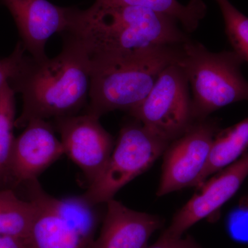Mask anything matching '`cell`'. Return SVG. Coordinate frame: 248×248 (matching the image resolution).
<instances>
[{
    "label": "cell",
    "mask_w": 248,
    "mask_h": 248,
    "mask_svg": "<svg viewBox=\"0 0 248 248\" xmlns=\"http://www.w3.org/2000/svg\"><path fill=\"white\" fill-rule=\"evenodd\" d=\"M79 44L89 60L153 46L179 45L190 40L173 18L137 6L95 1L86 9L69 7L66 32Z\"/></svg>",
    "instance_id": "1"
},
{
    "label": "cell",
    "mask_w": 248,
    "mask_h": 248,
    "mask_svg": "<svg viewBox=\"0 0 248 248\" xmlns=\"http://www.w3.org/2000/svg\"><path fill=\"white\" fill-rule=\"evenodd\" d=\"M62 35L61 53L40 61L28 55L9 82L15 93L22 94L17 128H25L32 120L76 115L87 102L91 75L89 57L71 36Z\"/></svg>",
    "instance_id": "2"
},
{
    "label": "cell",
    "mask_w": 248,
    "mask_h": 248,
    "mask_svg": "<svg viewBox=\"0 0 248 248\" xmlns=\"http://www.w3.org/2000/svg\"><path fill=\"white\" fill-rule=\"evenodd\" d=\"M182 45L153 46L89 60L91 86L86 114L100 118L112 111L138 107L161 73L179 62Z\"/></svg>",
    "instance_id": "3"
},
{
    "label": "cell",
    "mask_w": 248,
    "mask_h": 248,
    "mask_svg": "<svg viewBox=\"0 0 248 248\" xmlns=\"http://www.w3.org/2000/svg\"><path fill=\"white\" fill-rule=\"evenodd\" d=\"M244 60L234 50L214 53L192 40L182 45L179 66L190 86L195 122L222 108L248 101V81L241 73Z\"/></svg>",
    "instance_id": "4"
},
{
    "label": "cell",
    "mask_w": 248,
    "mask_h": 248,
    "mask_svg": "<svg viewBox=\"0 0 248 248\" xmlns=\"http://www.w3.org/2000/svg\"><path fill=\"white\" fill-rule=\"evenodd\" d=\"M169 144L138 121L127 124L121 130L102 172L82 197L93 205L107 203L124 186L149 169Z\"/></svg>",
    "instance_id": "5"
},
{
    "label": "cell",
    "mask_w": 248,
    "mask_h": 248,
    "mask_svg": "<svg viewBox=\"0 0 248 248\" xmlns=\"http://www.w3.org/2000/svg\"><path fill=\"white\" fill-rule=\"evenodd\" d=\"M128 112L134 120L170 143L195 123L190 86L178 62L161 73L147 97Z\"/></svg>",
    "instance_id": "6"
},
{
    "label": "cell",
    "mask_w": 248,
    "mask_h": 248,
    "mask_svg": "<svg viewBox=\"0 0 248 248\" xmlns=\"http://www.w3.org/2000/svg\"><path fill=\"white\" fill-rule=\"evenodd\" d=\"M219 130L215 121L206 119L195 122L182 136L170 143L164 153L158 196L197 187Z\"/></svg>",
    "instance_id": "7"
},
{
    "label": "cell",
    "mask_w": 248,
    "mask_h": 248,
    "mask_svg": "<svg viewBox=\"0 0 248 248\" xmlns=\"http://www.w3.org/2000/svg\"><path fill=\"white\" fill-rule=\"evenodd\" d=\"M55 121L65 154L79 166L91 184L102 172L113 151L112 136L99 118L89 114L60 117Z\"/></svg>",
    "instance_id": "8"
},
{
    "label": "cell",
    "mask_w": 248,
    "mask_h": 248,
    "mask_svg": "<svg viewBox=\"0 0 248 248\" xmlns=\"http://www.w3.org/2000/svg\"><path fill=\"white\" fill-rule=\"evenodd\" d=\"M216 174L208 182L202 184L200 192L177 212L164 234L181 237L196 223L214 216L231 200L248 176V151Z\"/></svg>",
    "instance_id": "9"
},
{
    "label": "cell",
    "mask_w": 248,
    "mask_h": 248,
    "mask_svg": "<svg viewBox=\"0 0 248 248\" xmlns=\"http://www.w3.org/2000/svg\"><path fill=\"white\" fill-rule=\"evenodd\" d=\"M9 10L27 52L36 60L47 58V41L55 33H63L69 24V7L47 0H1Z\"/></svg>",
    "instance_id": "10"
},
{
    "label": "cell",
    "mask_w": 248,
    "mask_h": 248,
    "mask_svg": "<svg viewBox=\"0 0 248 248\" xmlns=\"http://www.w3.org/2000/svg\"><path fill=\"white\" fill-rule=\"evenodd\" d=\"M65 155L64 148L46 120L31 121L15 140L9 174L17 184L31 182Z\"/></svg>",
    "instance_id": "11"
},
{
    "label": "cell",
    "mask_w": 248,
    "mask_h": 248,
    "mask_svg": "<svg viewBox=\"0 0 248 248\" xmlns=\"http://www.w3.org/2000/svg\"><path fill=\"white\" fill-rule=\"evenodd\" d=\"M92 248H146L152 234L161 226L159 217L135 211L112 199Z\"/></svg>",
    "instance_id": "12"
},
{
    "label": "cell",
    "mask_w": 248,
    "mask_h": 248,
    "mask_svg": "<svg viewBox=\"0 0 248 248\" xmlns=\"http://www.w3.org/2000/svg\"><path fill=\"white\" fill-rule=\"evenodd\" d=\"M35 203V214L28 235L29 248H92V240L44 204Z\"/></svg>",
    "instance_id": "13"
},
{
    "label": "cell",
    "mask_w": 248,
    "mask_h": 248,
    "mask_svg": "<svg viewBox=\"0 0 248 248\" xmlns=\"http://www.w3.org/2000/svg\"><path fill=\"white\" fill-rule=\"evenodd\" d=\"M31 200L44 204L69 222L89 239L94 240L97 218L93 205L84 197L57 199L46 193L37 180L30 182Z\"/></svg>",
    "instance_id": "14"
},
{
    "label": "cell",
    "mask_w": 248,
    "mask_h": 248,
    "mask_svg": "<svg viewBox=\"0 0 248 248\" xmlns=\"http://www.w3.org/2000/svg\"><path fill=\"white\" fill-rule=\"evenodd\" d=\"M247 151L248 117L217 133L212 145L208 164L197 187H200L210 176L233 164Z\"/></svg>",
    "instance_id": "15"
},
{
    "label": "cell",
    "mask_w": 248,
    "mask_h": 248,
    "mask_svg": "<svg viewBox=\"0 0 248 248\" xmlns=\"http://www.w3.org/2000/svg\"><path fill=\"white\" fill-rule=\"evenodd\" d=\"M107 4L137 6L173 18L187 33L195 32L207 14L203 0H190L184 4L178 0H95Z\"/></svg>",
    "instance_id": "16"
},
{
    "label": "cell",
    "mask_w": 248,
    "mask_h": 248,
    "mask_svg": "<svg viewBox=\"0 0 248 248\" xmlns=\"http://www.w3.org/2000/svg\"><path fill=\"white\" fill-rule=\"evenodd\" d=\"M35 214L32 201H24L9 189H0V235L27 239Z\"/></svg>",
    "instance_id": "17"
},
{
    "label": "cell",
    "mask_w": 248,
    "mask_h": 248,
    "mask_svg": "<svg viewBox=\"0 0 248 248\" xmlns=\"http://www.w3.org/2000/svg\"><path fill=\"white\" fill-rule=\"evenodd\" d=\"M15 94L9 83L0 91V186L8 179L10 161L14 148L16 127Z\"/></svg>",
    "instance_id": "18"
},
{
    "label": "cell",
    "mask_w": 248,
    "mask_h": 248,
    "mask_svg": "<svg viewBox=\"0 0 248 248\" xmlns=\"http://www.w3.org/2000/svg\"><path fill=\"white\" fill-rule=\"evenodd\" d=\"M225 24V31L233 50L248 63V17L229 0H215Z\"/></svg>",
    "instance_id": "19"
},
{
    "label": "cell",
    "mask_w": 248,
    "mask_h": 248,
    "mask_svg": "<svg viewBox=\"0 0 248 248\" xmlns=\"http://www.w3.org/2000/svg\"><path fill=\"white\" fill-rule=\"evenodd\" d=\"M25 48L19 42L13 53L9 56L0 59V91L6 83H9L20 71L28 55Z\"/></svg>",
    "instance_id": "20"
},
{
    "label": "cell",
    "mask_w": 248,
    "mask_h": 248,
    "mask_svg": "<svg viewBox=\"0 0 248 248\" xmlns=\"http://www.w3.org/2000/svg\"><path fill=\"white\" fill-rule=\"evenodd\" d=\"M227 230L232 239L248 244V205L245 203L231 212L227 219Z\"/></svg>",
    "instance_id": "21"
},
{
    "label": "cell",
    "mask_w": 248,
    "mask_h": 248,
    "mask_svg": "<svg viewBox=\"0 0 248 248\" xmlns=\"http://www.w3.org/2000/svg\"><path fill=\"white\" fill-rule=\"evenodd\" d=\"M146 248H202L191 238L172 237L163 233L159 239Z\"/></svg>",
    "instance_id": "22"
},
{
    "label": "cell",
    "mask_w": 248,
    "mask_h": 248,
    "mask_svg": "<svg viewBox=\"0 0 248 248\" xmlns=\"http://www.w3.org/2000/svg\"><path fill=\"white\" fill-rule=\"evenodd\" d=\"M0 248H29L27 240L0 235Z\"/></svg>",
    "instance_id": "23"
},
{
    "label": "cell",
    "mask_w": 248,
    "mask_h": 248,
    "mask_svg": "<svg viewBox=\"0 0 248 248\" xmlns=\"http://www.w3.org/2000/svg\"><path fill=\"white\" fill-rule=\"evenodd\" d=\"M245 203H246V204H247V205H248V199L246 201V202H245Z\"/></svg>",
    "instance_id": "24"
}]
</instances>
